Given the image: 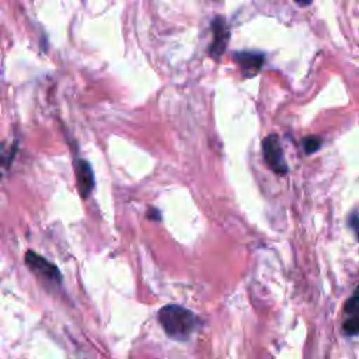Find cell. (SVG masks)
Here are the masks:
<instances>
[{
	"mask_svg": "<svg viewBox=\"0 0 359 359\" xmlns=\"http://www.w3.org/2000/svg\"><path fill=\"white\" fill-rule=\"evenodd\" d=\"M25 262L31 268V271L38 273L41 278H43L49 282H53V283L60 282L62 275H60L59 269L53 264H50L46 258L41 257L39 254H36L34 251H27Z\"/></svg>",
	"mask_w": 359,
	"mask_h": 359,
	"instance_id": "3957f363",
	"label": "cell"
},
{
	"mask_svg": "<svg viewBox=\"0 0 359 359\" xmlns=\"http://www.w3.org/2000/svg\"><path fill=\"white\" fill-rule=\"evenodd\" d=\"M212 29H213V41L210 45V55L213 57H219L222 56V53L224 52L229 38H230V32H229V27L226 24V21L222 17L215 18L213 24H212Z\"/></svg>",
	"mask_w": 359,
	"mask_h": 359,
	"instance_id": "277c9868",
	"label": "cell"
},
{
	"mask_svg": "<svg viewBox=\"0 0 359 359\" xmlns=\"http://www.w3.org/2000/svg\"><path fill=\"white\" fill-rule=\"evenodd\" d=\"M262 153L265 163L276 174H285L287 171L286 161L283 158V150L276 135H269L262 142Z\"/></svg>",
	"mask_w": 359,
	"mask_h": 359,
	"instance_id": "7a4b0ae2",
	"label": "cell"
},
{
	"mask_svg": "<svg viewBox=\"0 0 359 359\" xmlns=\"http://www.w3.org/2000/svg\"><path fill=\"white\" fill-rule=\"evenodd\" d=\"M321 144V140L320 137H316V136H310V137H306L304 142H303V146H304V150L306 153H313L316 151Z\"/></svg>",
	"mask_w": 359,
	"mask_h": 359,
	"instance_id": "ba28073f",
	"label": "cell"
},
{
	"mask_svg": "<svg viewBox=\"0 0 359 359\" xmlns=\"http://www.w3.org/2000/svg\"><path fill=\"white\" fill-rule=\"evenodd\" d=\"M344 331L348 335H356L359 334V313L352 314L345 323H344Z\"/></svg>",
	"mask_w": 359,
	"mask_h": 359,
	"instance_id": "52a82bcc",
	"label": "cell"
},
{
	"mask_svg": "<svg viewBox=\"0 0 359 359\" xmlns=\"http://www.w3.org/2000/svg\"><path fill=\"white\" fill-rule=\"evenodd\" d=\"M294 1H296V3H299V4H300V6H303V7H304V6H309V4L311 3V0H294Z\"/></svg>",
	"mask_w": 359,
	"mask_h": 359,
	"instance_id": "30bf717a",
	"label": "cell"
},
{
	"mask_svg": "<svg viewBox=\"0 0 359 359\" xmlns=\"http://www.w3.org/2000/svg\"><path fill=\"white\" fill-rule=\"evenodd\" d=\"M158 321L167 335L182 341L195 331L198 320L192 311L177 304H168L158 311Z\"/></svg>",
	"mask_w": 359,
	"mask_h": 359,
	"instance_id": "6da1fadb",
	"label": "cell"
},
{
	"mask_svg": "<svg viewBox=\"0 0 359 359\" xmlns=\"http://www.w3.org/2000/svg\"><path fill=\"white\" fill-rule=\"evenodd\" d=\"M4 153H3V147H1V144H0V167L3 165V163H4Z\"/></svg>",
	"mask_w": 359,
	"mask_h": 359,
	"instance_id": "8fae6325",
	"label": "cell"
},
{
	"mask_svg": "<svg viewBox=\"0 0 359 359\" xmlns=\"http://www.w3.org/2000/svg\"><path fill=\"white\" fill-rule=\"evenodd\" d=\"M349 224H351V227L353 229V231L356 233V236H358V238H359V215H358L356 212L351 215V217H349Z\"/></svg>",
	"mask_w": 359,
	"mask_h": 359,
	"instance_id": "9c48e42d",
	"label": "cell"
},
{
	"mask_svg": "<svg viewBox=\"0 0 359 359\" xmlns=\"http://www.w3.org/2000/svg\"><path fill=\"white\" fill-rule=\"evenodd\" d=\"M74 172H76V181H77V189L81 195V198H87L94 187V174L91 170V165L86 160H77L74 164Z\"/></svg>",
	"mask_w": 359,
	"mask_h": 359,
	"instance_id": "5b68a950",
	"label": "cell"
},
{
	"mask_svg": "<svg viewBox=\"0 0 359 359\" xmlns=\"http://www.w3.org/2000/svg\"><path fill=\"white\" fill-rule=\"evenodd\" d=\"M234 60L244 72H257L264 63V55L258 52H237Z\"/></svg>",
	"mask_w": 359,
	"mask_h": 359,
	"instance_id": "8992f818",
	"label": "cell"
}]
</instances>
